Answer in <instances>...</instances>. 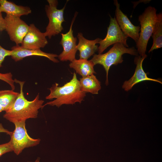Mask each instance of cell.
I'll use <instances>...</instances> for the list:
<instances>
[{"label":"cell","mask_w":162,"mask_h":162,"mask_svg":"<svg viewBox=\"0 0 162 162\" xmlns=\"http://www.w3.org/2000/svg\"><path fill=\"white\" fill-rule=\"evenodd\" d=\"M48 5H46L45 9L49 22L44 33L49 39L60 33L63 28L62 23L65 21L64 12L67 3L61 9L57 8L58 2L56 0H47Z\"/></svg>","instance_id":"6"},{"label":"cell","mask_w":162,"mask_h":162,"mask_svg":"<svg viewBox=\"0 0 162 162\" xmlns=\"http://www.w3.org/2000/svg\"><path fill=\"white\" fill-rule=\"evenodd\" d=\"M20 93L11 90L0 91V105L6 111L14 103Z\"/></svg>","instance_id":"19"},{"label":"cell","mask_w":162,"mask_h":162,"mask_svg":"<svg viewBox=\"0 0 162 162\" xmlns=\"http://www.w3.org/2000/svg\"><path fill=\"white\" fill-rule=\"evenodd\" d=\"M0 12L6 14L20 17L31 13L30 8L27 6L18 5L6 0H0Z\"/></svg>","instance_id":"15"},{"label":"cell","mask_w":162,"mask_h":162,"mask_svg":"<svg viewBox=\"0 0 162 162\" xmlns=\"http://www.w3.org/2000/svg\"><path fill=\"white\" fill-rule=\"evenodd\" d=\"M110 21L107 28V33L105 38L99 42L98 54H102L109 46L117 43L123 44L125 47H128L127 43L128 37L121 30L117 23L115 17H112L110 15Z\"/></svg>","instance_id":"7"},{"label":"cell","mask_w":162,"mask_h":162,"mask_svg":"<svg viewBox=\"0 0 162 162\" xmlns=\"http://www.w3.org/2000/svg\"><path fill=\"white\" fill-rule=\"evenodd\" d=\"M50 94L46 97V99L53 100L47 102L43 105L56 106L58 107L64 104H73L76 102L80 103L86 96V93L81 91L79 81L76 75L74 72L72 79L62 86L56 83L49 88Z\"/></svg>","instance_id":"2"},{"label":"cell","mask_w":162,"mask_h":162,"mask_svg":"<svg viewBox=\"0 0 162 162\" xmlns=\"http://www.w3.org/2000/svg\"><path fill=\"white\" fill-rule=\"evenodd\" d=\"M147 56V55L144 57L140 56L135 58L134 62L136 64V67L134 74L129 80L124 81L122 86V88L125 91H129L134 85L142 81L150 80L162 84L161 81L158 80L148 78L144 71L142 67V62Z\"/></svg>","instance_id":"12"},{"label":"cell","mask_w":162,"mask_h":162,"mask_svg":"<svg viewBox=\"0 0 162 162\" xmlns=\"http://www.w3.org/2000/svg\"><path fill=\"white\" fill-rule=\"evenodd\" d=\"M4 19L6 23L5 30L10 40L16 45L21 44L28 31L29 26L20 17L6 14Z\"/></svg>","instance_id":"8"},{"label":"cell","mask_w":162,"mask_h":162,"mask_svg":"<svg viewBox=\"0 0 162 162\" xmlns=\"http://www.w3.org/2000/svg\"><path fill=\"white\" fill-rule=\"evenodd\" d=\"M11 58L15 62L22 60L24 58L31 56H38L46 57L55 63L59 61L56 58L58 57L56 54L48 53L41 51L40 49L32 50L25 48L16 45L11 48Z\"/></svg>","instance_id":"13"},{"label":"cell","mask_w":162,"mask_h":162,"mask_svg":"<svg viewBox=\"0 0 162 162\" xmlns=\"http://www.w3.org/2000/svg\"><path fill=\"white\" fill-rule=\"evenodd\" d=\"M6 133L7 134L10 135L11 133V132L5 128L3 127L2 124L0 123V133Z\"/></svg>","instance_id":"24"},{"label":"cell","mask_w":162,"mask_h":162,"mask_svg":"<svg viewBox=\"0 0 162 162\" xmlns=\"http://www.w3.org/2000/svg\"><path fill=\"white\" fill-rule=\"evenodd\" d=\"M77 37L79 42L77 45V49L80 52V58L88 60L98 51V46L97 44L102 39L98 38L94 40H90L85 38L81 32L78 33Z\"/></svg>","instance_id":"14"},{"label":"cell","mask_w":162,"mask_h":162,"mask_svg":"<svg viewBox=\"0 0 162 162\" xmlns=\"http://www.w3.org/2000/svg\"><path fill=\"white\" fill-rule=\"evenodd\" d=\"M6 23L4 19L2 16V13L0 12V31L5 30Z\"/></svg>","instance_id":"23"},{"label":"cell","mask_w":162,"mask_h":162,"mask_svg":"<svg viewBox=\"0 0 162 162\" xmlns=\"http://www.w3.org/2000/svg\"><path fill=\"white\" fill-rule=\"evenodd\" d=\"M48 43L44 32H41L33 24H31L21 46L27 49L37 50L44 47Z\"/></svg>","instance_id":"11"},{"label":"cell","mask_w":162,"mask_h":162,"mask_svg":"<svg viewBox=\"0 0 162 162\" xmlns=\"http://www.w3.org/2000/svg\"><path fill=\"white\" fill-rule=\"evenodd\" d=\"M0 80L7 83L11 87L12 90H14L15 86L14 80L12 78V74L10 72L4 74L0 73Z\"/></svg>","instance_id":"20"},{"label":"cell","mask_w":162,"mask_h":162,"mask_svg":"<svg viewBox=\"0 0 162 162\" xmlns=\"http://www.w3.org/2000/svg\"><path fill=\"white\" fill-rule=\"evenodd\" d=\"M114 4L116 6L115 18L117 23L124 34L128 37L132 38L136 43L139 38L140 27L132 24L127 16L120 10L117 0H114Z\"/></svg>","instance_id":"10"},{"label":"cell","mask_w":162,"mask_h":162,"mask_svg":"<svg viewBox=\"0 0 162 162\" xmlns=\"http://www.w3.org/2000/svg\"><path fill=\"white\" fill-rule=\"evenodd\" d=\"M77 13L76 12L75 14L69 31L65 34H61L62 39L60 44L63 48V51L58 57L60 60L62 62L69 61L71 62L76 59V54L77 50V38L73 35L72 26Z\"/></svg>","instance_id":"9"},{"label":"cell","mask_w":162,"mask_h":162,"mask_svg":"<svg viewBox=\"0 0 162 162\" xmlns=\"http://www.w3.org/2000/svg\"><path fill=\"white\" fill-rule=\"evenodd\" d=\"M4 111V110L2 107L0 105V113L2 111Z\"/></svg>","instance_id":"26"},{"label":"cell","mask_w":162,"mask_h":162,"mask_svg":"<svg viewBox=\"0 0 162 162\" xmlns=\"http://www.w3.org/2000/svg\"><path fill=\"white\" fill-rule=\"evenodd\" d=\"M94 65L90 60L81 58L75 59L69 64L70 68L74 69L82 77L96 74L94 68Z\"/></svg>","instance_id":"16"},{"label":"cell","mask_w":162,"mask_h":162,"mask_svg":"<svg viewBox=\"0 0 162 162\" xmlns=\"http://www.w3.org/2000/svg\"><path fill=\"white\" fill-rule=\"evenodd\" d=\"M40 159L39 158H37L36 160L34 162L28 161V162H39Z\"/></svg>","instance_id":"25"},{"label":"cell","mask_w":162,"mask_h":162,"mask_svg":"<svg viewBox=\"0 0 162 162\" xmlns=\"http://www.w3.org/2000/svg\"><path fill=\"white\" fill-rule=\"evenodd\" d=\"M128 53L138 56L137 50L134 47L127 48L123 44L117 43L114 44L107 52L104 54H94L90 60L94 65L100 64L103 66L106 73L105 84H108V74L111 66L121 63L123 61L122 55Z\"/></svg>","instance_id":"3"},{"label":"cell","mask_w":162,"mask_h":162,"mask_svg":"<svg viewBox=\"0 0 162 162\" xmlns=\"http://www.w3.org/2000/svg\"><path fill=\"white\" fill-rule=\"evenodd\" d=\"M15 82L20 86V94L13 104L5 111L3 117L14 124L26 121L29 118L37 117L38 110L43 108L44 101L39 99L38 93L32 101L28 100L25 97L23 87L25 82L14 80Z\"/></svg>","instance_id":"1"},{"label":"cell","mask_w":162,"mask_h":162,"mask_svg":"<svg viewBox=\"0 0 162 162\" xmlns=\"http://www.w3.org/2000/svg\"><path fill=\"white\" fill-rule=\"evenodd\" d=\"M11 50H6L0 45V68L2 66V64L7 56H11Z\"/></svg>","instance_id":"21"},{"label":"cell","mask_w":162,"mask_h":162,"mask_svg":"<svg viewBox=\"0 0 162 162\" xmlns=\"http://www.w3.org/2000/svg\"><path fill=\"white\" fill-rule=\"evenodd\" d=\"M14 130L10 135L9 141L13 151L17 155L20 154L25 148L35 146L38 144L40 139L32 138L29 136L26 128V121L14 123Z\"/></svg>","instance_id":"5"},{"label":"cell","mask_w":162,"mask_h":162,"mask_svg":"<svg viewBox=\"0 0 162 162\" xmlns=\"http://www.w3.org/2000/svg\"><path fill=\"white\" fill-rule=\"evenodd\" d=\"M153 40L152 46L148 53L162 47V14H157V20L154 24L152 35Z\"/></svg>","instance_id":"18"},{"label":"cell","mask_w":162,"mask_h":162,"mask_svg":"<svg viewBox=\"0 0 162 162\" xmlns=\"http://www.w3.org/2000/svg\"><path fill=\"white\" fill-rule=\"evenodd\" d=\"M157 10L154 7L149 6L139 16L138 20L141 25L140 36L136 43L137 51L140 56L144 57L148 41L152 36L154 24L157 20Z\"/></svg>","instance_id":"4"},{"label":"cell","mask_w":162,"mask_h":162,"mask_svg":"<svg viewBox=\"0 0 162 162\" xmlns=\"http://www.w3.org/2000/svg\"><path fill=\"white\" fill-rule=\"evenodd\" d=\"M79 81L81 91L86 93L97 94L101 89L100 82L94 74L82 77Z\"/></svg>","instance_id":"17"},{"label":"cell","mask_w":162,"mask_h":162,"mask_svg":"<svg viewBox=\"0 0 162 162\" xmlns=\"http://www.w3.org/2000/svg\"><path fill=\"white\" fill-rule=\"evenodd\" d=\"M13 151L10 142L0 144V157L7 153Z\"/></svg>","instance_id":"22"}]
</instances>
